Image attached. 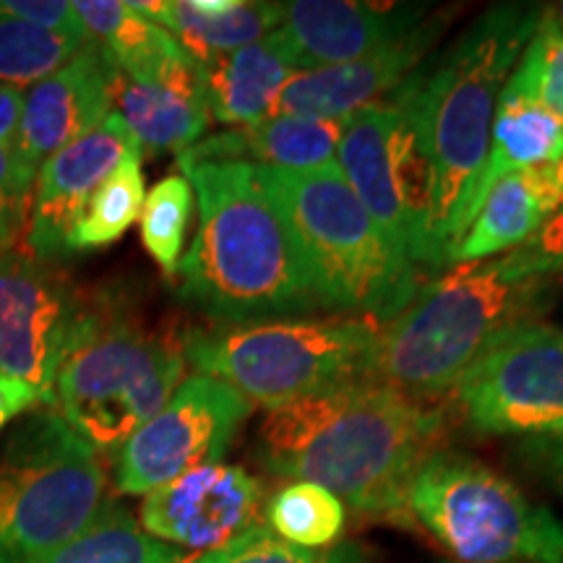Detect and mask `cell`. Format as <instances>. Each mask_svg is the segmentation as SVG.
Listing matches in <instances>:
<instances>
[{
  "label": "cell",
  "mask_w": 563,
  "mask_h": 563,
  "mask_svg": "<svg viewBox=\"0 0 563 563\" xmlns=\"http://www.w3.org/2000/svg\"><path fill=\"white\" fill-rule=\"evenodd\" d=\"M133 152H141L136 136L115 110L87 136L53 154L42 165L32 194L24 249L40 258L63 256L66 235L91 194ZM144 154V152H141Z\"/></svg>",
  "instance_id": "obj_18"
},
{
  "label": "cell",
  "mask_w": 563,
  "mask_h": 563,
  "mask_svg": "<svg viewBox=\"0 0 563 563\" xmlns=\"http://www.w3.org/2000/svg\"><path fill=\"white\" fill-rule=\"evenodd\" d=\"M540 13V5L527 3L493 5L431 68L410 76L412 115L431 175L428 272L449 264V253L473 222L498 97Z\"/></svg>",
  "instance_id": "obj_3"
},
{
  "label": "cell",
  "mask_w": 563,
  "mask_h": 563,
  "mask_svg": "<svg viewBox=\"0 0 563 563\" xmlns=\"http://www.w3.org/2000/svg\"><path fill=\"white\" fill-rule=\"evenodd\" d=\"M183 373V342L173 334L110 321L63 365L51 407L97 454H115L167 405Z\"/></svg>",
  "instance_id": "obj_9"
},
{
  "label": "cell",
  "mask_w": 563,
  "mask_h": 563,
  "mask_svg": "<svg viewBox=\"0 0 563 563\" xmlns=\"http://www.w3.org/2000/svg\"><path fill=\"white\" fill-rule=\"evenodd\" d=\"M264 517L277 538L313 551L342 538L347 527V506L321 485L292 481L264 504Z\"/></svg>",
  "instance_id": "obj_27"
},
{
  "label": "cell",
  "mask_w": 563,
  "mask_h": 563,
  "mask_svg": "<svg viewBox=\"0 0 563 563\" xmlns=\"http://www.w3.org/2000/svg\"><path fill=\"white\" fill-rule=\"evenodd\" d=\"M87 42L60 37L0 9V84H37L74 58Z\"/></svg>",
  "instance_id": "obj_30"
},
{
  "label": "cell",
  "mask_w": 563,
  "mask_h": 563,
  "mask_svg": "<svg viewBox=\"0 0 563 563\" xmlns=\"http://www.w3.org/2000/svg\"><path fill=\"white\" fill-rule=\"evenodd\" d=\"M199 66L209 115L232 129H243L274 115L279 91L302 70L298 53L292 51L282 30Z\"/></svg>",
  "instance_id": "obj_21"
},
{
  "label": "cell",
  "mask_w": 563,
  "mask_h": 563,
  "mask_svg": "<svg viewBox=\"0 0 563 563\" xmlns=\"http://www.w3.org/2000/svg\"><path fill=\"white\" fill-rule=\"evenodd\" d=\"M344 121L302 115H269L264 121L201 139L178 157L235 159L282 170H321L336 165Z\"/></svg>",
  "instance_id": "obj_22"
},
{
  "label": "cell",
  "mask_w": 563,
  "mask_h": 563,
  "mask_svg": "<svg viewBox=\"0 0 563 563\" xmlns=\"http://www.w3.org/2000/svg\"><path fill=\"white\" fill-rule=\"evenodd\" d=\"M501 262L511 274L559 279L563 274V203L548 214L530 241L506 253Z\"/></svg>",
  "instance_id": "obj_33"
},
{
  "label": "cell",
  "mask_w": 563,
  "mask_h": 563,
  "mask_svg": "<svg viewBox=\"0 0 563 563\" xmlns=\"http://www.w3.org/2000/svg\"><path fill=\"white\" fill-rule=\"evenodd\" d=\"M256 173L290 224L329 311L386 323L415 298L420 272L373 222L340 167L256 165Z\"/></svg>",
  "instance_id": "obj_5"
},
{
  "label": "cell",
  "mask_w": 563,
  "mask_h": 563,
  "mask_svg": "<svg viewBox=\"0 0 563 563\" xmlns=\"http://www.w3.org/2000/svg\"><path fill=\"white\" fill-rule=\"evenodd\" d=\"M422 5H382L357 0H292L285 3L282 34L302 70L340 66L402 40L426 19Z\"/></svg>",
  "instance_id": "obj_19"
},
{
  "label": "cell",
  "mask_w": 563,
  "mask_h": 563,
  "mask_svg": "<svg viewBox=\"0 0 563 563\" xmlns=\"http://www.w3.org/2000/svg\"><path fill=\"white\" fill-rule=\"evenodd\" d=\"M112 102L141 152L152 154L191 150L211 121L201 66L180 45L133 68H115Z\"/></svg>",
  "instance_id": "obj_16"
},
{
  "label": "cell",
  "mask_w": 563,
  "mask_h": 563,
  "mask_svg": "<svg viewBox=\"0 0 563 563\" xmlns=\"http://www.w3.org/2000/svg\"><path fill=\"white\" fill-rule=\"evenodd\" d=\"M548 13H551L553 24L559 26V32L563 34V3H555V5H548Z\"/></svg>",
  "instance_id": "obj_40"
},
{
  "label": "cell",
  "mask_w": 563,
  "mask_h": 563,
  "mask_svg": "<svg viewBox=\"0 0 563 563\" xmlns=\"http://www.w3.org/2000/svg\"><path fill=\"white\" fill-rule=\"evenodd\" d=\"M553 300V277L511 274L501 258L454 264L378 323L365 382L418 399L449 394L498 336L534 323Z\"/></svg>",
  "instance_id": "obj_4"
},
{
  "label": "cell",
  "mask_w": 563,
  "mask_h": 563,
  "mask_svg": "<svg viewBox=\"0 0 563 563\" xmlns=\"http://www.w3.org/2000/svg\"><path fill=\"white\" fill-rule=\"evenodd\" d=\"M188 563H217V553H214V551H209V553H203L201 559H196V561H188Z\"/></svg>",
  "instance_id": "obj_41"
},
{
  "label": "cell",
  "mask_w": 563,
  "mask_h": 563,
  "mask_svg": "<svg viewBox=\"0 0 563 563\" xmlns=\"http://www.w3.org/2000/svg\"><path fill=\"white\" fill-rule=\"evenodd\" d=\"M19 224L21 222L16 220V217H11V214H5V211H0V251L11 249V241H13V238H16Z\"/></svg>",
  "instance_id": "obj_39"
},
{
  "label": "cell",
  "mask_w": 563,
  "mask_h": 563,
  "mask_svg": "<svg viewBox=\"0 0 563 563\" xmlns=\"http://www.w3.org/2000/svg\"><path fill=\"white\" fill-rule=\"evenodd\" d=\"M141 157L133 152L112 170L100 188L91 194L87 207L76 217L66 235V251H91L121 241L125 230L141 217L146 188Z\"/></svg>",
  "instance_id": "obj_25"
},
{
  "label": "cell",
  "mask_w": 563,
  "mask_h": 563,
  "mask_svg": "<svg viewBox=\"0 0 563 563\" xmlns=\"http://www.w3.org/2000/svg\"><path fill=\"white\" fill-rule=\"evenodd\" d=\"M194 188L186 175L173 173L146 194L141 209V243L167 279L180 269V253L194 214Z\"/></svg>",
  "instance_id": "obj_29"
},
{
  "label": "cell",
  "mask_w": 563,
  "mask_h": 563,
  "mask_svg": "<svg viewBox=\"0 0 563 563\" xmlns=\"http://www.w3.org/2000/svg\"><path fill=\"white\" fill-rule=\"evenodd\" d=\"M108 323L104 302L87 298L51 258L0 251V376L32 386L51 407L63 365Z\"/></svg>",
  "instance_id": "obj_11"
},
{
  "label": "cell",
  "mask_w": 563,
  "mask_h": 563,
  "mask_svg": "<svg viewBox=\"0 0 563 563\" xmlns=\"http://www.w3.org/2000/svg\"><path fill=\"white\" fill-rule=\"evenodd\" d=\"M563 203V159L506 175L490 188L475 220L449 253L452 264L488 262L530 241Z\"/></svg>",
  "instance_id": "obj_20"
},
{
  "label": "cell",
  "mask_w": 563,
  "mask_h": 563,
  "mask_svg": "<svg viewBox=\"0 0 563 563\" xmlns=\"http://www.w3.org/2000/svg\"><path fill=\"white\" fill-rule=\"evenodd\" d=\"M199 203V230L180 258V295L217 323L329 311L290 224L256 165L178 157Z\"/></svg>",
  "instance_id": "obj_2"
},
{
  "label": "cell",
  "mask_w": 563,
  "mask_h": 563,
  "mask_svg": "<svg viewBox=\"0 0 563 563\" xmlns=\"http://www.w3.org/2000/svg\"><path fill=\"white\" fill-rule=\"evenodd\" d=\"M441 439L439 407L363 378L266 412L258 456L272 475L321 485L355 514L402 522Z\"/></svg>",
  "instance_id": "obj_1"
},
{
  "label": "cell",
  "mask_w": 563,
  "mask_h": 563,
  "mask_svg": "<svg viewBox=\"0 0 563 563\" xmlns=\"http://www.w3.org/2000/svg\"><path fill=\"white\" fill-rule=\"evenodd\" d=\"M131 9L170 32L196 63L249 47L285 21V3L269 0H222L217 11L196 9L194 0H141Z\"/></svg>",
  "instance_id": "obj_23"
},
{
  "label": "cell",
  "mask_w": 563,
  "mask_h": 563,
  "mask_svg": "<svg viewBox=\"0 0 563 563\" xmlns=\"http://www.w3.org/2000/svg\"><path fill=\"white\" fill-rule=\"evenodd\" d=\"M506 89L543 102L548 110L563 118V34L543 9L532 40L519 55Z\"/></svg>",
  "instance_id": "obj_31"
},
{
  "label": "cell",
  "mask_w": 563,
  "mask_h": 563,
  "mask_svg": "<svg viewBox=\"0 0 563 563\" xmlns=\"http://www.w3.org/2000/svg\"><path fill=\"white\" fill-rule=\"evenodd\" d=\"M378 323L363 316H295L191 329L183 357L266 412L336 386L363 382Z\"/></svg>",
  "instance_id": "obj_6"
},
{
  "label": "cell",
  "mask_w": 563,
  "mask_h": 563,
  "mask_svg": "<svg viewBox=\"0 0 563 563\" xmlns=\"http://www.w3.org/2000/svg\"><path fill=\"white\" fill-rule=\"evenodd\" d=\"M21 112H24V95H21V89L0 84V144H13L16 141Z\"/></svg>",
  "instance_id": "obj_38"
},
{
  "label": "cell",
  "mask_w": 563,
  "mask_h": 563,
  "mask_svg": "<svg viewBox=\"0 0 563 563\" xmlns=\"http://www.w3.org/2000/svg\"><path fill=\"white\" fill-rule=\"evenodd\" d=\"M40 563H188L186 551L159 543L121 506L108 504L100 517Z\"/></svg>",
  "instance_id": "obj_26"
},
{
  "label": "cell",
  "mask_w": 563,
  "mask_h": 563,
  "mask_svg": "<svg viewBox=\"0 0 563 563\" xmlns=\"http://www.w3.org/2000/svg\"><path fill=\"white\" fill-rule=\"evenodd\" d=\"M264 506V483L235 464H207L146 493L139 525L180 551H217L251 525Z\"/></svg>",
  "instance_id": "obj_14"
},
{
  "label": "cell",
  "mask_w": 563,
  "mask_h": 563,
  "mask_svg": "<svg viewBox=\"0 0 563 563\" xmlns=\"http://www.w3.org/2000/svg\"><path fill=\"white\" fill-rule=\"evenodd\" d=\"M253 405L217 378H183L167 405L115 452V485L129 496L173 483L175 477L222 462Z\"/></svg>",
  "instance_id": "obj_13"
},
{
  "label": "cell",
  "mask_w": 563,
  "mask_h": 563,
  "mask_svg": "<svg viewBox=\"0 0 563 563\" xmlns=\"http://www.w3.org/2000/svg\"><path fill=\"white\" fill-rule=\"evenodd\" d=\"M561 157L563 118L548 110L543 102L504 87L496 115H493L488 154H485V167L473 203V220L490 188L506 175L522 173L527 167L545 165V162Z\"/></svg>",
  "instance_id": "obj_24"
},
{
  "label": "cell",
  "mask_w": 563,
  "mask_h": 563,
  "mask_svg": "<svg viewBox=\"0 0 563 563\" xmlns=\"http://www.w3.org/2000/svg\"><path fill=\"white\" fill-rule=\"evenodd\" d=\"M405 519L460 563H563V519L467 454L441 449L422 464Z\"/></svg>",
  "instance_id": "obj_8"
},
{
  "label": "cell",
  "mask_w": 563,
  "mask_h": 563,
  "mask_svg": "<svg viewBox=\"0 0 563 563\" xmlns=\"http://www.w3.org/2000/svg\"><path fill=\"white\" fill-rule=\"evenodd\" d=\"M34 186L37 175L21 162L16 146L0 144V211L24 222L32 207Z\"/></svg>",
  "instance_id": "obj_35"
},
{
  "label": "cell",
  "mask_w": 563,
  "mask_h": 563,
  "mask_svg": "<svg viewBox=\"0 0 563 563\" xmlns=\"http://www.w3.org/2000/svg\"><path fill=\"white\" fill-rule=\"evenodd\" d=\"M115 68L100 45L89 40L66 66L53 70L24 95L16 146L34 175L60 150L87 136L115 110Z\"/></svg>",
  "instance_id": "obj_17"
},
{
  "label": "cell",
  "mask_w": 563,
  "mask_h": 563,
  "mask_svg": "<svg viewBox=\"0 0 563 563\" xmlns=\"http://www.w3.org/2000/svg\"><path fill=\"white\" fill-rule=\"evenodd\" d=\"M0 9L26 21V24L37 26V30L89 42L81 19L76 16L74 3H66V0H0Z\"/></svg>",
  "instance_id": "obj_34"
},
{
  "label": "cell",
  "mask_w": 563,
  "mask_h": 563,
  "mask_svg": "<svg viewBox=\"0 0 563 563\" xmlns=\"http://www.w3.org/2000/svg\"><path fill=\"white\" fill-rule=\"evenodd\" d=\"M336 167L384 235L415 269L428 272L431 175L412 115L410 79L389 100L344 118Z\"/></svg>",
  "instance_id": "obj_10"
},
{
  "label": "cell",
  "mask_w": 563,
  "mask_h": 563,
  "mask_svg": "<svg viewBox=\"0 0 563 563\" xmlns=\"http://www.w3.org/2000/svg\"><path fill=\"white\" fill-rule=\"evenodd\" d=\"M217 563H342L340 551L319 555L274 534L266 525H251L228 545L217 548Z\"/></svg>",
  "instance_id": "obj_32"
},
{
  "label": "cell",
  "mask_w": 563,
  "mask_h": 563,
  "mask_svg": "<svg viewBox=\"0 0 563 563\" xmlns=\"http://www.w3.org/2000/svg\"><path fill=\"white\" fill-rule=\"evenodd\" d=\"M74 11L81 19L89 40H95L102 47L115 68H133L178 47L170 32L133 11L131 3L76 0Z\"/></svg>",
  "instance_id": "obj_28"
},
{
  "label": "cell",
  "mask_w": 563,
  "mask_h": 563,
  "mask_svg": "<svg viewBox=\"0 0 563 563\" xmlns=\"http://www.w3.org/2000/svg\"><path fill=\"white\" fill-rule=\"evenodd\" d=\"M100 454L53 407L0 449V563H40L108 509Z\"/></svg>",
  "instance_id": "obj_7"
},
{
  "label": "cell",
  "mask_w": 563,
  "mask_h": 563,
  "mask_svg": "<svg viewBox=\"0 0 563 563\" xmlns=\"http://www.w3.org/2000/svg\"><path fill=\"white\" fill-rule=\"evenodd\" d=\"M40 402H45V399L32 386L16 382V378L0 376V428Z\"/></svg>",
  "instance_id": "obj_37"
},
{
  "label": "cell",
  "mask_w": 563,
  "mask_h": 563,
  "mask_svg": "<svg viewBox=\"0 0 563 563\" xmlns=\"http://www.w3.org/2000/svg\"><path fill=\"white\" fill-rule=\"evenodd\" d=\"M446 24V11L428 13L402 40L365 58L340 63V66L298 70L279 91L274 115L344 121L365 104L382 102L384 95L397 91L418 70L420 60L428 58Z\"/></svg>",
  "instance_id": "obj_15"
},
{
  "label": "cell",
  "mask_w": 563,
  "mask_h": 563,
  "mask_svg": "<svg viewBox=\"0 0 563 563\" xmlns=\"http://www.w3.org/2000/svg\"><path fill=\"white\" fill-rule=\"evenodd\" d=\"M519 454L534 475L543 477L553 490L563 496V433L525 439L519 443Z\"/></svg>",
  "instance_id": "obj_36"
},
{
  "label": "cell",
  "mask_w": 563,
  "mask_h": 563,
  "mask_svg": "<svg viewBox=\"0 0 563 563\" xmlns=\"http://www.w3.org/2000/svg\"><path fill=\"white\" fill-rule=\"evenodd\" d=\"M449 394L477 433H563V329L534 321L501 334Z\"/></svg>",
  "instance_id": "obj_12"
}]
</instances>
